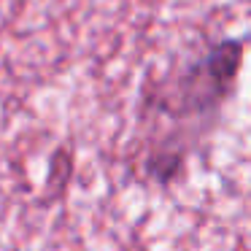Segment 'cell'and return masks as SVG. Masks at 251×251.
Returning <instances> with one entry per match:
<instances>
[{
  "instance_id": "1",
  "label": "cell",
  "mask_w": 251,
  "mask_h": 251,
  "mask_svg": "<svg viewBox=\"0 0 251 251\" xmlns=\"http://www.w3.org/2000/svg\"><path fill=\"white\" fill-rule=\"evenodd\" d=\"M243 62V41L229 38L211 46L205 57L192 62L173 78H162L146 95L141 108L143 135L149 138L146 173L159 184L178 176L181 162L195 151L200 138L213 130L222 108L235 92Z\"/></svg>"
}]
</instances>
